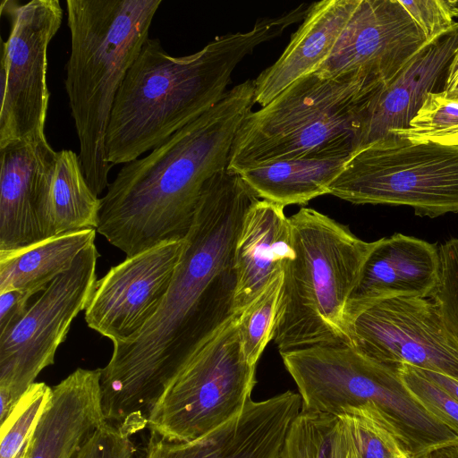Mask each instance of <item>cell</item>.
I'll use <instances>...</instances> for the list:
<instances>
[{"label": "cell", "mask_w": 458, "mask_h": 458, "mask_svg": "<svg viewBox=\"0 0 458 458\" xmlns=\"http://www.w3.org/2000/svg\"><path fill=\"white\" fill-rule=\"evenodd\" d=\"M259 198L227 168L204 185L168 292L129 341L113 344L101 369L108 422L137 433L161 393L236 313L235 247L244 216Z\"/></svg>", "instance_id": "obj_1"}, {"label": "cell", "mask_w": 458, "mask_h": 458, "mask_svg": "<svg viewBox=\"0 0 458 458\" xmlns=\"http://www.w3.org/2000/svg\"><path fill=\"white\" fill-rule=\"evenodd\" d=\"M254 92L253 80L233 87L148 156L124 164L101 198L97 232L126 257L184 239L204 185L228 166Z\"/></svg>", "instance_id": "obj_2"}, {"label": "cell", "mask_w": 458, "mask_h": 458, "mask_svg": "<svg viewBox=\"0 0 458 458\" xmlns=\"http://www.w3.org/2000/svg\"><path fill=\"white\" fill-rule=\"evenodd\" d=\"M308 12L301 4L258 21L246 32L216 38L199 51L170 55L148 38L115 96L106 132L111 165L153 150L221 100L238 64L259 45L280 36Z\"/></svg>", "instance_id": "obj_3"}, {"label": "cell", "mask_w": 458, "mask_h": 458, "mask_svg": "<svg viewBox=\"0 0 458 458\" xmlns=\"http://www.w3.org/2000/svg\"><path fill=\"white\" fill-rule=\"evenodd\" d=\"M162 0H67L71 54L65 90L80 142L79 157L96 195L113 166L106 132L115 96L138 57Z\"/></svg>", "instance_id": "obj_4"}, {"label": "cell", "mask_w": 458, "mask_h": 458, "mask_svg": "<svg viewBox=\"0 0 458 458\" xmlns=\"http://www.w3.org/2000/svg\"><path fill=\"white\" fill-rule=\"evenodd\" d=\"M289 219L293 257L284 267L273 340L280 353L348 344L347 307L373 242L314 208H301Z\"/></svg>", "instance_id": "obj_5"}, {"label": "cell", "mask_w": 458, "mask_h": 458, "mask_svg": "<svg viewBox=\"0 0 458 458\" xmlns=\"http://www.w3.org/2000/svg\"><path fill=\"white\" fill-rule=\"evenodd\" d=\"M384 86L357 72L301 78L245 117L227 169L241 173L314 152L355 151L368 106Z\"/></svg>", "instance_id": "obj_6"}, {"label": "cell", "mask_w": 458, "mask_h": 458, "mask_svg": "<svg viewBox=\"0 0 458 458\" xmlns=\"http://www.w3.org/2000/svg\"><path fill=\"white\" fill-rule=\"evenodd\" d=\"M329 194L353 204L406 206L430 218L458 213V146L394 136L352 153Z\"/></svg>", "instance_id": "obj_7"}, {"label": "cell", "mask_w": 458, "mask_h": 458, "mask_svg": "<svg viewBox=\"0 0 458 458\" xmlns=\"http://www.w3.org/2000/svg\"><path fill=\"white\" fill-rule=\"evenodd\" d=\"M236 313L165 387L148 418L150 432L174 442L200 438L242 412L256 366L245 358Z\"/></svg>", "instance_id": "obj_8"}, {"label": "cell", "mask_w": 458, "mask_h": 458, "mask_svg": "<svg viewBox=\"0 0 458 458\" xmlns=\"http://www.w3.org/2000/svg\"><path fill=\"white\" fill-rule=\"evenodd\" d=\"M98 257L95 242L85 248L23 318L0 335V422L38 374L54 364L73 319L91 299Z\"/></svg>", "instance_id": "obj_9"}, {"label": "cell", "mask_w": 458, "mask_h": 458, "mask_svg": "<svg viewBox=\"0 0 458 458\" xmlns=\"http://www.w3.org/2000/svg\"><path fill=\"white\" fill-rule=\"evenodd\" d=\"M1 13L10 21L2 41L0 148L45 134L49 102L47 48L58 31L63 9L58 0L21 4L3 0Z\"/></svg>", "instance_id": "obj_10"}, {"label": "cell", "mask_w": 458, "mask_h": 458, "mask_svg": "<svg viewBox=\"0 0 458 458\" xmlns=\"http://www.w3.org/2000/svg\"><path fill=\"white\" fill-rule=\"evenodd\" d=\"M346 334L348 344L378 363L458 380V339L430 298L394 296L360 306L347 313Z\"/></svg>", "instance_id": "obj_11"}, {"label": "cell", "mask_w": 458, "mask_h": 458, "mask_svg": "<svg viewBox=\"0 0 458 458\" xmlns=\"http://www.w3.org/2000/svg\"><path fill=\"white\" fill-rule=\"evenodd\" d=\"M183 247L184 239L164 242L112 267L84 310L88 327L113 344L137 335L160 308Z\"/></svg>", "instance_id": "obj_12"}, {"label": "cell", "mask_w": 458, "mask_h": 458, "mask_svg": "<svg viewBox=\"0 0 458 458\" xmlns=\"http://www.w3.org/2000/svg\"><path fill=\"white\" fill-rule=\"evenodd\" d=\"M428 40L399 0H360L331 54L314 72H357L386 85Z\"/></svg>", "instance_id": "obj_13"}, {"label": "cell", "mask_w": 458, "mask_h": 458, "mask_svg": "<svg viewBox=\"0 0 458 458\" xmlns=\"http://www.w3.org/2000/svg\"><path fill=\"white\" fill-rule=\"evenodd\" d=\"M301 406V395L287 390L250 400L241 414L196 440L169 441L150 432L143 458H279Z\"/></svg>", "instance_id": "obj_14"}, {"label": "cell", "mask_w": 458, "mask_h": 458, "mask_svg": "<svg viewBox=\"0 0 458 458\" xmlns=\"http://www.w3.org/2000/svg\"><path fill=\"white\" fill-rule=\"evenodd\" d=\"M457 44L458 21L427 41L373 97L355 150L407 129L427 95L445 90L447 68Z\"/></svg>", "instance_id": "obj_15"}, {"label": "cell", "mask_w": 458, "mask_h": 458, "mask_svg": "<svg viewBox=\"0 0 458 458\" xmlns=\"http://www.w3.org/2000/svg\"><path fill=\"white\" fill-rule=\"evenodd\" d=\"M56 157L46 134L0 148V250L44 240L38 206L51 183Z\"/></svg>", "instance_id": "obj_16"}, {"label": "cell", "mask_w": 458, "mask_h": 458, "mask_svg": "<svg viewBox=\"0 0 458 458\" xmlns=\"http://www.w3.org/2000/svg\"><path fill=\"white\" fill-rule=\"evenodd\" d=\"M101 376V369L79 368L52 387L24 458H73L89 437L107 422Z\"/></svg>", "instance_id": "obj_17"}, {"label": "cell", "mask_w": 458, "mask_h": 458, "mask_svg": "<svg viewBox=\"0 0 458 458\" xmlns=\"http://www.w3.org/2000/svg\"><path fill=\"white\" fill-rule=\"evenodd\" d=\"M439 269V247L434 243L399 233L375 241L351 295L346 315L384 298H430L438 282Z\"/></svg>", "instance_id": "obj_18"}, {"label": "cell", "mask_w": 458, "mask_h": 458, "mask_svg": "<svg viewBox=\"0 0 458 458\" xmlns=\"http://www.w3.org/2000/svg\"><path fill=\"white\" fill-rule=\"evenodd\" d=\"M360 0H323L310 5L279 58L253 80L255 103L265 106L327 60Z\"/></svg>", "instance_id": "obj_19"}, {"label": "cell", "mask_w": 458, "mask_h": 458, "mask_svg": "<svg viewBox=\"0 0 458 458\" xmlns=\"http://www.w3.org/2000/svg\"><path fill=\"white\" fill-rule=\"evenodd\" d=\"M284 207L258 199L246 213L235 247L234 312L241 313L293 257Z\"/></svg>", "instance_id": "obj_20"}, {"label": "cell", "mask_w": 458, "mask_h": 458, "mask_svg": "<svg viewBox=\"0 0 458 458\" xmlns=\"http://www.w3.org/2000/svg\"><path fill=\"white\" fill-rule=\"evenodd\" d=\"M352 152L326 150L276 160L239 173L262 199L284 207L329 194V187Z\"/></svg>", "instance_id": "obj_21"}, {"label": "cell", "mask_w": 458, "mask_h": 458, "mask_svg": "<svg viewBox=\"0 0 458 458\" xmlns=\"http://www.w3.org/2000/svg\"><path fill=\"white\" fill-rule=\"evenodd\" d=\"M101 199L89 186L79 154L70 149L57 151L51 183L38 207L43 238L98 225Z\"/></svg>", "instance_id": "obj_22"}, {"label": "cell", "mask_w": 458, "mask_h": 458, "mask_svg": "<svg viewBox=\"0 0 458 458\" xmlns=\"http://www.w3.org/2000/svg\"><path fill=\"white\" fill-rule=\"evenodd\" d=\"M96 229H84L46 238L33 244L0 250V293L45 291L68 270L79 254L95 242Z\"/></svg>", "instance_id": "obj_23"}, {"label": "cell", "mask_w": 458, "mask_h": 458, "mask_svg": "<svg viewBox=\"0 0 458 458\" xmlns=\"http://www.w3.org/2000/svg\"><path fill=\"white\" fill-rule=\"evenodd\" d=\"M279 458H346L340 420L301 409L288 429Z\"/></svg>", "instance_id": "obj_24"}, {"label": "cell", "mask_w": 458, "mask_h": 458, "mask_svg": "<svg viewBox=\"0 0 458 458\" xmlns=\"http://www.w3.org/2000/svg\"><path fill=\"white\" fill-rule=\"evenodd\" d=\"M394 135L412 143L458 146V93H428L408 128Z\"/></svg>", "instance_id": "obj_25"}, {"label": "cell", "mask_w": 458, "mask_h": 458, "mask_svg": "<svg viewBox=\"0 0 458 458\" xmlns=\"http://www.w3.org/2000/svg\"><path fill=\"white\" fill-rule=\"evenodd\" d=\"M284 270L240 313L239 329L248 362L256 366L267 344L273 340L281 303Z\"/></svg>", "instance_id": "obj_26"}, {"label": "cell", "mask_w": 458, "mask_h": 458, "mask_svg": "<svg viewBox=\"0 0 458 458\" xmlns=\"http://www.w3.org/2000/svg\"><path fill=\"white\" fill-rule=\"evenodd\" d=\"M52 395L44 382L33 383L1 422L0 458H14L37 426Z\"/></svg>", "instance_id": "obj_27"}, {"label": "cell", "mask_w": 458, "mask_h": 458, "mask_svg": "<svg viewBox=\"0 0 458 458\" xmlns=\"http://www.w3.org/2000/svg\"><path fill=\"white\" fill-rule=\"evenodd\" d=\"M338 419L346 458L410 457L396 438L373 419L365 415H344Z\"/></svg>", "instance_id": "obj_28"}, {"label": "cell", "mask_w": 458, "mask_h": 458, "mask_svg": "<svg viewBox=\"0 0 458 458\" xmlns=\"http://www.w3.org/2000/svg\"><path fill=\"white\" fill-rule=\"evenodd\" d=\"M399 377L417 400L458 436V401L408 364L397 367Z\"/></svg>", "instance_id": "obj_29"}, {"label": "cell", "mask_w": 458, "mask_h": 458, "mask_svg": "<svg viewBox=\"0 0 458 458\" xmlns=\"http://www.w3.org/2000/svg\"><path fill=\"white\" fill-rule=\"evenodd\" d=\"M440 269L430 299L437 306L449 330L458 339V239L439 246Z\"/></svg>", "instance_id": "obj_30"}, {"label": "cell", "mask_w": 458, "mask_h": 458, "mask_svg": "<svg viewBox=\"0 0 458 458\" xmlns=\"http://www.w3.org/2000/svg\"><path fill=\"white\" fill-rule=\"evenodd\" d=\"M399 2L427 40L432 39L457 22L452 0H399Z\"/></svg>", "instance_id": "obj_31"}, {"label": "cell", "mask_w": 458, "mask_h": 458, "mask_svg": "<svg viewBox=\"0 0 458 458\" xmlns=\"http://www.w3.org/2000/svg\"><path fill=\"white\" fill-rule=\"evenodd\" d=\"M131 436L113 423L106 422L95 430L73 458H134Z\"/></svg>", "instance_id": "obj_32"}, {"label": "cell", "mask_w": 458, "mask_h": 458, "mask_svg": "<svg viewBox=\"0 0 458 458\" xmlns=\"http://www.w3.org/2000/svg\"><path fill=\"white\" fill-rule=\"evenodd\" d=\"M31 297L30 293L21 290L0 293V335L9 331L23 318Z\"/></svg>", "instance_id": "obj_33"}, {"label": "cell", "mask_w": 458, "mask_h": 458, "mask_svg": "<svg viewBox=\"0 0 458 458\" xmlns=\"http://www.w3.org/2000/svg\"><path fill=\"white\" fill-rule=\"evenodd\" d=\"M417 369V368H416ZM425 377L446 391L450 395L458 401V380L445 375L417 369Z\"/></svg>", "instance_id": "obj_34"}, {"label": "cell", "mask_w": 458, "mask_h": 458, "mask_svg": "<svg viewBox=\"0 0 458 458\" xmlns=\"http://www.w3.org/2000/svg\"><path fill=\"white\" fill-rule=\"evenodd\" d=\"M445 90L458 93V44L447 68Z\"/></svg>", "instance_id": "obj_35"}, {"label": "cell", "mask_w": 458, "mask_h": 458, "mask_svg": "<svg viewBox=\"0 0 458 458\" xmlns=\"http://www.w3.org/2000/svg\"><path fill=\"white\" fill-rule=\"evenodd\" d=\"M420 458H458V440L434 448Z\"/></svg>", "instance_id": "obj_36"}, {"label": "cell", "mask_w": 458, "mask_h": 458, "mask_svg": "<svg viewBox=\"0 0 458 458\" xmlns=\"http://www.w3.org/2000/svg\"><path fill=\"white\" fill-rule=\"evenodd\" d=\"M32 434V433H31ZM28 441L25 443V445L22 446V448L20 450V452L16 454L14 458H24L26 448H27Z\"/></svg>", "instance_id": "obj_37"}, {"label": "cell", "mask_w": 458, "mask_h": 458, "mask_svg": "<svg viewBox=\"0 0 458 458\" xmlns=\"http://www.w3.org/2000/svg\"><path fill=\"white\" fill-rule=\"evenodd\" d=\"M452 5L454 11L455 18H458V0H452Z\"/></svg>", "instance_id": "obj_38"}, {"label": "cell", "mask_w": 458, "mask_h": 458, "mask_svg": "<svg viewBox=\"0 0 458 458\" xmlns=\"http://www.w3.org/2000/svg\"><path fill=\"white\" fill-rule=\"evenodd\" d=\"M410 458V457H409Z\"/></svg>", "instance_id": "obj_39"}]
</instances>
